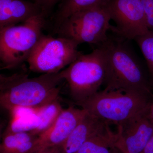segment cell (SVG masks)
Returning <instances> with one entry per match:
<instances>
[{
	"label": "cell",
	"instance_id": "obj_22",
	"mask_svg": "<svg viewBox=\"0 0 153 153\" xmlns=\"http://www.w3.org/2000/svg\"><path fill=\"white\" fill-rule=\"evenodd\" d=\"M149 116L153 122V100L149 111Z\"/></svg>",
	"mask_w": 153,
	"mask_h": 153
},
{
	"label": "cell",
	"instance_id": "obj_15",
	"mask_svg": "<svg viewBox=\"0 0 153 153\" xmlns=\"http://www.w3.org/2000/svg\"><path fill=\"white\" fill-rule=\"evenodd\" d=\"M63 109L58 99L46 106L34 111L38 123L35 129L30 132L38 136L46 131L54 123Z\"/></svg>",
	"mask_w": 153,
	"mask_h": 153
},
{
	"label": "cell",
	"instance_id": "obj_17",
	"mask_svg": "<svg viewBox=\"0 0 153 153\" xmlns=\"http://www.w3.org/2000/svg\"><path fill=\"white\" fill-rule=\"evenodd\" d=\"M144 57L148 71L153 84V31L146 33L134 39Z\"/></svg>",
	"mask_w": 153,
	"mask_h": 153
},
{
	"label": "cell",
	"instance_id": "obj_20",
	"mask_svg": "<svg viewBox=\"0 0 153 153\" xmlns=\"http://www.w3.org/2000/svg\"><path fill=\"white\" fill-rule=\"evenodd\" d=\"M141 153H153V136Z\"/></svg>",
	"mask_w": 153,
	"mask_h": 153
},
{
	"label": "cell",
	"instance_id": "obj_11",
	"mask_svg": "<svg viewBox=\"0 0 153 153\" xmlns=\"http://www.w3.org/2000/svg\"><path fill=\"white\" fill-rule=\"evenodd\" d=\"M109 126L87 111L66 140L56 147L57 152L76 153L88 140L103 131Z\"/></svg>",
	"mask_w": 153,
	"mask_h": 153
},
{
	"label": "cell",
	"instance_id": "obj_1",
	"mask_svg": "<svg viewBox=\"0 0 153 153\" xmlns=\"http://www.w3.org/2000/svg\"><path fill=\"white\" fill-rule=\"evenodd\" d=\"M64 80L61 71L34 78L24 73L1 74V106L12 113L20 108L39 109L59 98Z\"/></svg>",
	"mask_w": 153,
	"mask_h": 153
},
{
	"label": "cell",
	"instance_id": "obj_14",
	"mask_svg": "<svg viewBox=\"0 0 153 153\" xmlns=\"http://www.w3.org/2000/svg\"><path fill=\"white\" fill-rule=\"evenodd\" d=\"M117 135L108 126L91 137L76 153H121L116 146Z\"/></svg>",
	"mask_w": 153,
	"mask_h": 153
},
{
	"label": "cell",
	"instance_id": "obj_12",
	"mask_svg": "<svg viewBox=\"0 0 153 153\" xmlns=\"http://www.w3.org/2000/svg\"><path fill=\"white\" fill-rule=\"evenodd\" d=\"M41 13V8L35 2L0 0V29L23 23Z\"/></svg>",
	"mask_w": 153,
	"mask_h": 153
},
{
	"label": "cell",
	"instance_id": "obj_9",
	"mask_svg": "<svg viewBox=\"0 0 153 153\" xmlns=\"http://www.w3.org/2000/svg\"><path fill=\"white\" fill-rule=\"evenodd\" d=\"M150 109V108H149ZM149 109L117 126L116 146L121 153H141L153 136Z\"/></svg>",
	"mask_w": 153,
	"mask_h": 153
},
{
	"label": "cell",
	"instance_id": "obj_6",
	"mask_svg": "<svg viewBox=\"0 0 153 153\" xmlns=\"http://www.w3.org/2000/svg\"><path fill=\"white\" fill-rule=\"evenodd\" d=\"M110 17L104 4L96 5L75 12L56 29L58 36L71 39L79 44L97 46L108 38L111 29Z\"/></svg>",
	"mask_w": 153,
	"mask_h": 153
},
{
	"label": "cell",
	"instance_id": "obj_19",
	"mask_svg": "<svg viewBox=\"0 0 153 153\" xmlns=\"http://www.w3.org/2000/svg\"><path fill=\"white\" fill-rule=\"evenodd\" d=\"M62 1V0H35V2L40 7L42 13L47 17L56 4L60 3Z\"/></svg>",
	"mask_w": 153,
	"mask_h": 153
},
{
	"label": "cell",
	"instance_id": "obj_3",
	"mask_svg": "<svg viewBox=\"0 0 153 153\" xmlns=\"http://www.w3.org/2000/svg\"><path fill=\"white\" fill-rule=\"evenodd\" d=\"M153 100L150 96L104 89L76 104L109 125L118 126L149 109Z\"/></svg>",
	"mask_w": 153,
	"mask_h": 153
},
{
	"label": "cell",
	"instance_id": "obj_13",
	"mask_svg": "<svg viewBox=\"0 0 153 153\" xmlns=\"http://www.w3.org/2000/svg\"><path fill=\"white\" fill-rule=\"evenodd\" d=\"M38 137L30 132H4L0 153H31Z\"/></svg>",
	"mask_w": 153,
	"mask_h": 153
},
{
	"label": "cell",
	"instance_id": "obj_16",
	"mask_svg": "<svg viewBox=\"0 0 153 153\" xmlns=\"http://www.w3.org/2000/svg\"><path fill=\"white\" fill-rule=\"evenodd\" d=\"M106 0H62L54 17L55 24L59 26L75 12L96 5L104 4Z\"/></svg>",
	"mask_w": 153,
	"mask_h": 153
},
{
	"label": "cell",
	"instance_id": "obj_5",
	"mask_svg": "<svg viewBox=\"0 0 153 153\" xmlns=\"http://www.w3.org/2000/svg\"><path fill=\"white\" fill-rule=\"evenodd\" d=\"M75 104L99 91L106 74L105 57L100 46L89 54H81L61 71Z\"/></svg>",
	"mask_w": 153,
	"mask_h": 153
},
{
	"label": "cell",
	"instance_id": "obj_18",
	"mask_svg": "<svg viewBox=\"0 0 153 153\" xmlns=\"http://www.w3.org/2000/svg\"><path fill=\"white\" fill-rule=\"evenodd\" d=\"M148 30L153 31V0H141Z\"/></svg>",
	"mask_w": 153,
	"mask_h": 153
},
{
	"label": "cell",
	"instance_id": "obj_2",
	"mask_svg": "<svg viewBox=\"0 0 153 153\" xmlns=\"http://www.w3.org/2000/svg\"><path fill=\"white\" fill-rule=\"evenodd\" d=\"M128 41L117 35H108L106 41L98 46L103 49L105 57V89L153 97L150 78Z\"/></svg>",
	"mask_w": 153,
	"mask_h": 153
},
{
	"label": "cell",
	"instance_id": "obj_10",
	"mask_svg": "<svg viewBox=\"0 0 153 153\" xmlns=\"http://www.w3.org/2000/svg\"><path fill=\"white\" fill-rule=\"evenodd\" d=\"M83 108L69 106L63 109L54 123L38 136L31 153L59 146L66 140L87 113Z\"/></svg>",
	"mask_w": 153,
	"mask_h": 153
},
{
	"label": "cell",
	"instance_id": "obj_21",
	"mask_svg": "<svg viewBox=\"0 0 153 153\" xmlns=\"http://www.w3.org/2000/svg\"><path fill=\"white\" fill-rule=\"evenodd\" d=\"M33 153H58L57 147L49 148Z\"/></svg>",
	"mask_w": 153,
	"mask_h": 153
},
{
	"label": "cell",
	"instance_id": "obj_7",
	"mask_svg": "<svg viewBox=\"0 0 153 153\" xmlns=\"http://www.w3.org/2000/svg\"><path fill=\"white\" fill-rule=\"evenodd\" d=\"M71 39L42 34L28 57L30 71L43 74L58 73L82 54Z\"/></svg>",
	"mask_w": 153,
	"mask_h": 153
},
{
	"label": "cell",
	"instance_id": "obj_4",
	"mask_svg": "<svg viewBox=\"0 0 153 153\" xmlns=\"http://www.w3.org/2000/svg\"><path fill=\"white\" fill-rule=\"evenodd\" d=\"M46 18L41 13L21 25L0 29L1 69H13L27 61L43 34L47 23Z\"/></svg>",
	"mask_w": 153,
	"mask_h": 153
},
{
	"label": "cell",
	"instance_id": "obj_8",
	"mask_svg": "<svg viewBox=\"0 0 153 153\" xmlns=\"http://www.w3.org/2000/svg\"><path fill=\"white\" fill-rule=\"evenodd\" d=\"M115 24L111 30L130 41L149 31L141 0H106L104 4Z\"/></svg>",
	"mask_w": 153,
	"mask_h": 153
}]
</instances>
